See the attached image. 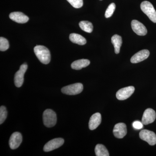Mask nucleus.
Wrapping results in <instances>:
<instances>
[{"mask_svg": "<svg viewBox=\"0 0 156 156\" xmlns=\"http://www.w3.org/2000/svg\"><path fill=\"white\" fill-rule=\"evenodd\" d=\"M34 52L37 58L43 64H48L50 62L51 59L50 51L45 46L37 45L34 48Z\"/></svg>", "mask_w": 156, "mask_h": 156, "instance_id": "nucleus-1", "label": "nucleus"}, {"mask_svg": "<svg viewBox=\"0 0 156 156\" xmlns=\"http://www.w3.org/2000/svg\"><path fill=\"white\" fill-rule=\"evenodd\" d=\"M43 122L45 126L51 128L55 126L57 121L56 113L52 110L48 109L43 113Z\"/></svg>", "mask_w": 156, "mask_h": 156, "instance_id": "nucleus-2", "label": "nucleus"}, {"mask_svg": "<svg viewBox=\"0 0 156 156\" xmlns=\"http://www.w3.org/2000/svg\"><path fill=\"white\" fill-rule=\"evenodd\" d=\"M140 9L151 20L156 23V11L151 3L148 1H144L140 5Z\"/></svg>", "mask_w": 156, "mask_h": 156, "instance_id": "nucleus-3", "label": "nucleus"}, {"mask_svg": "<svg viewBox=\"0 0 156 156\" xmlns=\"http://www.w3.org/2000/svg\"><path fill=\"white\" fill-rule=\"evenodd\" d=\"M83 86L80 83H76L63 87L61 89L63 94L68 95H76L80 94L83 91Z\"/></svg>", "mask_w": 156, "mask_h": 156, "instance_id": "nucleus-4", "label": "nucleus"}, {"mask_svg": "<svg viewBox=\"0 0 156 156\" xmlns=\"http://www.w3.org/2000/svg\"><path fill=\"white\" fill-rule=\"evenodd\" d=\"M139 136L140 139L146 141L150 145L156 144V135L153 131L146 129L143 130L140 132Z\"/></svg>", "mask_w": 156, "mask_h": 156, "instance_id": "nucleus-5", "label": "nucleus"}, {"mask_svg": "<svg viewBox=\"0 0 156 156\" xmlns=\"http://www.w3.org/2000/svg\"><path fill=\"white\" fill-rule=\"evenodd\" d=\"M27 64H22L20 66L19 70L15 73L14 76V83L16 87H20L22 86L24 81V74L27 69Z\"/></svg>", "mask_w": 156, "mask_h": 156, "instance_id": "nucleus-6", "label": "nucleus"}, {"mask_svg": "<svg viewBox=\"0 0 156 156\" xmlns=\"http://www.w3.org/2000/svg\"><path fill=\"white\" fill-rule=\"evenodd\" d=\"M64 143V139L62 138L51 140L45 144L44 146V151L45 152L51 151L61 147L63 145Z\"/></svg>", "mask_w": 156, "mask_h": 156, "instance_id": "nucleus-7", "label": "nucleus"}, {"mask_svg": "<svg viewBox=\"0 0 156 156\" xmlns=\"http://www.w3.org/2000/svg\"><path fill=\"white\" fill-rule=\"evenodd\" d=\"M135 90L134 87H125L119 90L116 93L117 99L119 100H124L129 98L133 94Z\"/></svg>", "mask_w": 156, "mask_h": 156, "instance_id": "nucleus-8", "label": "nucleus"}, {"mask_svg": "<svg viewBox=\"0 0 156 156\" xmlns=\"http://www.w3.org/2000/svg\"><path fill=\"white\" fill-rule=\"evenodd\" d=\"M156 118L155 112L153 109L147 108L144 112L142 118L143 125H147L154 122Z\"/></svg>", "mask_w": 156, "mask_h": 156, "instance_id": "nucleus-9", "label": "nucleus"}, {"mask_svg": "<svg viewBox=\"0 0 156 156\" xmlns=\"http://www.w3.org/2000/svg\"><path fill=\"white\" fill-rule=\"evenodd\" d=\"M131 24L132 30L138 35L144 36L147 34V30L145 26L138 20H132Z\"/></svg>", "mask_w": 156, "mask_h": 156, "instance_id": "nucleus-10", "label": "nucleus"}, {"mask_svg": "<svg viewBox=\"0 0 156 156\" xmlns=\"http://www.w3.org/2000/svg\"><path fill=\"white\" fill-rule=\"evenodd\" d=\"M22 141V136L20 133L14 132L12 134L9 140V145L11 149H16L21 144Z\"/></svg>", "mask_w": 156, "mask_h": 156, "instance_id": "nucleus-11", "label": "nucleus"}, {"mask_svg": "<svg viewBox=\"0 0 156 156\" xmlns=\"http://www.w3.org/2000/svg\"><path fill=\"white\" fill-rule=\"evenodd\" d=\"M114 135L118 138H122L127 133V127L125 123H119L115 125L113 131Z\"/></svg>", "mask_w": 156, "mask_h": 156, "instance_id": "nucleus-12", "label": "nucleus"}, {"mask_svg": "<svg viewBox=\"0 0 156 156\" xmlns=\"http://www.w3.org/2000/svg\"><path fill=\"white\" fill-rule=\"evenodd\" d=\"M150 55V52L147 50H143L134 54L131 57V62L132 63H136L147 59Z\"/></svg>", "mask_w": 156, "mask_h": 156, "instance_id": "nucleus-13", "label": "nucleus"}, {"mask_svg": "<svg viewBox=\"0 0 156 156\" xmlns=\"http://www.w3.org/2000/svg\"><path fill=\"white\" fill-rule=\"evenodd\" d=\"M9 17L14 22L19 23H26L29 19L27 15L20 12H12L9 15Z\"/></svg>", "mask_w": 156, "mask_h": 156, "instance_id": "nucleus-14", "label": "nucleus"}, {"mask_svg": "<svg viewBox=\"0 0 156 156\" xmlns=\"http://www.w3.org/2000/svg\"><path fill=\"white\" fill-rule=\"evenodd\" d=\"M101 122V115L99 113H96L92 115L90 118L89 123L90 130H95L100 125Z\"/></svg>", "mask_w": 156, "mask_h": 156, "instance_id": "nucleus-15", "label": "nucleus"}, {"mask_svg": "<svg viewBox=\"0 0 156 156\" xmlns=\"http://www.w3.org/2000/svg\"><path fill=\"white\" fill-rule=\"evenodd\" d=\"M90 62L87 59H81L73 62L71 64L73 69L80 70L83 68L87 67L90 64Z\"/></svg>", "mask_w": 156, "mask_h": 156, "instance_id": "nucleus-16", "label": "nucleus"}, {"mask_svg": "<svg viewBox=\"0 0 156 156\" xmlns=\"http://www.w3.org/2000/svg\"><path fill=\"white\" fill-rule=\"evenodd\" d=\"M69 39L73 43L80 45H84L86 44L87 43L86 39L79 34H70L69 35Z\"/></svg>", "mask_w": 156, "mask_h": 156, "instance_id": "nucleus-17", "label": "nucleus"}, {"mask_svg": "<svg viewBox=\"0 0 156 156\" xmlns=\"http://www.w3.org/2000/svg\"><path fill=\"white\" fill-rule=\"evenodd\" d=\"M112 43L114 46L115 53L119 54L122 43V37L119 35H114L112 37Z\"/></svg>", "mask_w": 156, "mask_h": 156, "instance_id": "nucleus-18", "label": "nucleus"}, {"mask_svg": "<svg viewBox=\"0 0 156 156\" xmlns=\"http://www.w3.org/2000/svg\"><path fill=\"white\" fill-rule=\"evenodd\" d=\"M95 153L97 156H109L108 151L105 147L102 144H98L95 147Z\"/></svg>", "mask_w": 156, "mask_h": 156, "instance_id": "nucleus-19", "label": "nucleus"}, {"mask_svg": "<svg viewBox=\"0 0 156 156\" xmlns=\"http://www.w3.org/2000/svg\"><path fill=\"white\" fill-rule=\"evenodd\" d=\"M79 26L81 29L86 32L91 33L93 31V25H92V23L89 21H81L79 23Z\"/></svg>", "mask_w": 156, "mask_h": 156, "instance_id": "nucleus-20", "label": "nucleus"}, {"mask_svg": "<svg viewBox=\"0 0 156 156\" xmlns=\"http://www.w3.org/2000/svg\"><path fill=\"white\" fill-rule=\"evenodd\" d=\"M9 48V42L7 39L3 37L0 38V50L5 51Z\"/></svg>", "mask_w": 156, "mask_h": 156, "instance_id": "nucleus-21", "label": "nucleus"}, {"mask_svg": "<svg viewBox=\"0 0 156 156\" xmlns=\"http://www.w3.org/2000/svg\"><path fill=\"white\" fill-rule=\"evenodd\" d=\"M116 5L115 3H111L108 7L105 13V17L108 18L111 17L115 9Z\"/></svg>", "mask_w": 156, "mask_h": 156, "instance_id": "nucleus-22", "label": "nucleus"}, {"mask_svg": "<svg viewBox=\"0 0 156 156\" xmlns=\"http://www.w3.org/2000/svg\"><path fill=\"white\" fill-rule=\"evenodd\" d=\"M7 110L5 106H2L0 107V124H2L6 120L7 117Z\"/></svg>", "mask_w": 156, "mask_h": 156, "instance_id": "nucleus-23", "label": "nucleus"}, {"mask_svg": "<svg viewBox=\"0 0 156 156\" xmlns=\"http://www.w3.org/2000/svg\"><path fill=\"white\" fill-rule=\"evenodd\" d=\"M68 2L76 9H80L83 5V0H67Z\"/></svg>", "mask_w": 156, "mask_h": 156, "instance_id": "nucleus-24", "label": "nucleus"}, {"mask_svg": "<svg viewBox=\"0 0 156 156\" xmlns=\"http://www.w3.org/2000/svg\"><path fill=\"white\" fill-rule=\"evenodd\" d=\"M133 126L134 128L137 130H139L141 129L143 127V124L141 122L139 121H135L133 123Z\"/></svg>", "mask_w": 156, "mask_h": 156, "instance_id": "nucleus-25", "label": "nucleus"}, {"mask_svg": "<svg viewBox=\"0 0 156 156\" xmlns=\"http://www.w3.org/2000/svg\"><path fill=\"white\" fill-rule=\"evenodd\" d=\"M100 1H101V0H100Z\"/></svg>", "mask_w": 156, "mask_h": 156, "instance_id": "nucleus-26", "label": "nucleus"}]
</instances>
